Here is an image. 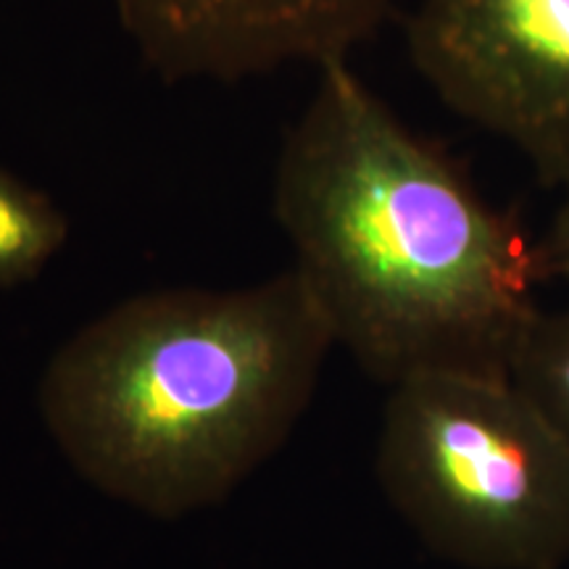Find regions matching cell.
Returning a JSON list of instances; mask_svg holds the SVG:
<instances>
[{
  "label": "cell",
  "instance_id": "8992f818",
  "mask_svg": "<svg viewBox=\"0 0 569 569\" xmlns=\"http://www.w3.org/2000/svg\"><path fill=\"white\" fill-rule=\"evenodd\" d=\"M69 238V219L59 203L17 174L0 169V288L38 277Z\"/></svg>",
  "mask_w": 569,
  "mask_h": 569
},
{
  "label": "cell",
  "instance_id": "ba28073f",
  "mask_svg": "<svg viewBox=\"0 0 569 569\" xmlns=\"http://www.w3.org/2000/svg\"><path fill=\"white\" fill-rule=\"evenodd\" d=\"M540 261H543L546 282L559 280L569 284V190L559 211L553 213L549 230L538 238Z\"/></svg>",
  "mask_w": 569,
  "mask_h": 569
},
{
  "label": "cell",
  "instance_id": "277c9868",
  "mask_svg": "<svg viewBox=\"0 0 569 569\" xmlns=\"http://www.w3.org/2000/svg\"><path fill=\"white\" fill-rule=\"evenodd\" d=\"M409 56L448 111L569 190V0H417Z\"/></svg>",
  "mask_w": 569,
  "mask_h": 569
},
{
  "label": "cell",
  "instance_id": "7a4b0ae2",
  "mask_svg": "<svg viewBox=\"0 0 569 569\" xmlns=\"http://www.w3.org/2000/svg\"><path fill=\"white\" fill-rule=\"evenodd\" d=\"M332 346L293 267L248 288L151 290L56 351L40 411L92 488L177 519L224 501L288 443Z\"/></svg>",
  "mask_w": 569,
  "mask_h": 569
},
{
  "label": "cell",
  "instance_id": "6da1fadb",
  "mask_svg": "<svg viewBox=\"0 0 569 569\" xmlns=\"http://www.w3.org/2000/svg\"><path fill=\"white\" fill-rule=\"evenodd\" d=\"M272 206L336 346L372 380H509L540 315L538 238L348 61L317 69L280 148Z\"/></svg>",
  "mask_w": 569,
  "mask_h": 569
},
{
  "label": "cell",
  "instance_id": "52a82bcc",
  "mask_svg": "<svg viewBox=\"0 0 569 569\" xmlns=\"http://www.w3.org/2000/svg\"><path fill=\"white\" fill-rule=\"evenodd\" d=\"M509 380L569 443V301L543 311L515 356Z\"/></svg>",
  "mask_w": 569,
  "mask_h": 569
},
{
  "label": "cell",
  "instance_id": "5b68a950",
  "mask_svg": "<svg viewBox=\"0 0 569 569\" xmlns=\"http://www.w3.org/2000/svg\"><path fill=\"white\" fill-rule=\"evenodd\" d=\"M148 69L167 82H240L348 61L398 0H111Z\"/></svg>",
  "mask_w": 569,
  "mask_h": 569
},
{
  "label": "cell",
  "instance_id": "3957f363",
  "mask_svg": "<svg viewBox=\"0 0 569 569\" xmlns=\"http://www.w3.org/2000/svg\"><path fill=\"white\" fill-rule=\"evenodd\" d=\"M375 469L390 507L453 565L569 561V443L511 380L438 372L398 382Z\"/></svg>",
  "mask_w": 569,
  "mask_h": 569
}]
</instances>
